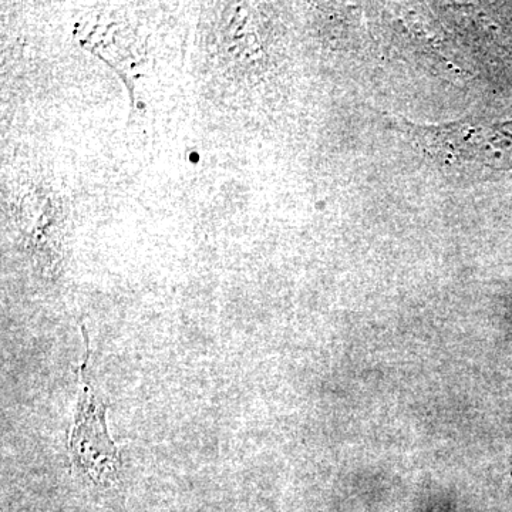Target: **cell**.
<instances>
[{"label":"cell","mask_w":512,"mask_h":512,"mask_svg":"<svg viewBox=\"0 0 512 512\" xmlns=\"http://www.w3.org/2000/svg\"><path fill=\"white\" fill-rule=\"evenodd\" d=\"M86 352L80 367V389L69 434L74 480L90 497L114 512H127L126 483L119 448L107 429V404L89 373L90 348L83 326Z\"/></svg>","instance_id":"1"}]
</instances>
